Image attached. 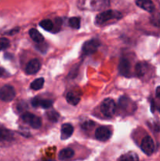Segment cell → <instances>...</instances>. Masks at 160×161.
I'll use <instances>...</instances> for the list:
<instances>
[{
	"label": "cell",
	"mask_w": 160,
	"mask_h": 161,
	"mask_svg": "<svg viewBox=\"0 0 160 161\" xmlns=\"http://www.w3.org/2000/svg\"><path fill=\"white\" fill-rule=\"evenodd\" d=\"M122 14L120 12L110 9V10H107L101 14H99L96 17V23L97 25H102V24L108 22V20H114V19L119 20V19L122 18Z\"/></svg>",
	"instance_id": "1"
},
{
	"label": "cell",
	"mask_w": 160,
	"mask_h": 161,
	"mask_svg": "<svg viewBox=\"0 0 160 161\" xmlns=\"http://www.w3.org/2000/svg\"><path fill=\"white\" fill-rule=\"evenodd\" d=\"M100 111L104 116L107 117H111L114 116L116 112L115 102L111 98L105 99L100 105Z\"/></svg>",
	"instance_id": "2"
},
{
	"label": "cell",
	"mask_w": 160,
	"mask_h": 161,
	"mask_svg": "<svg viewBox=\"0 0 160 161\" xmlns=\"http://www.w3.org/2000/svg\"><path fill=\"white\" fill-rule=\"evenodd\" d=\"M21 119L24 122L29 124L32 128L39 129L42 126V120L39 116L30 113H25L21 116Z\"/></svg>",
	"instance_id": "3"
},
{
	"label": "cell",
	"mask_w": 160,
	"mask_h": 161,
	"mask_svg": "<svg viewBox=\"0 0 160 161\" xmlns=\"http://www.w3.org/2000/svg\"><path fill=\"white\" fill-rule=\"evenodd\" d=\"M100 46V42L97 39H92L86 41L83 47V52L85 55H91L97 51Z\"/></svg>",
	"instance_id": "4"
},
{
	"label": "cell",
	"mask_w": 160,
	"mask_h": 161,
	"mask_svg": "<svg viewBox=\"0 0 160 161\" xmlns=\"http://www.w3.org/2000/svg\"><path fill=\"white\" fill-rule=\"evenodd\" d=\"M15 96V90L10 85H5L0 89V99L3 102H11L13 100Z\"/></svg>",
	"instance_id": "5"
},
{
	"label": "cell",
	"mask_w": 160,
	"mask_h": 161,
	"mask_svg": "<svg viewBox=\"0 0 160 161\" xmlns=\"http://www.w3.org/2000/svg\"><path fill=\"white\" fill-rule=\"evenodd\" d=\"M141 149L146 155L151 156L155 151V143L150 136H145L141 144Z\"/></svg>",
	"instance_id": "6"
},
{
	"label": "cell",
	"mask_w": 160,
	"mask_h": 161,
	"mask_svg": "<svg viewBox=\"0 0 160 161\" xmlns=\"http://www.w3.org/2000/svg\"><path fill=\"white\" fill-rule=\"evenodd\" d=\"M111 132L108 127L102 126L98 127L95 131V137L100 142H106L111 138Z\"/></svg>",
	"instance_id": "7"
},
{
	"label": "cell",
	"mask_w": 160,
	"mask_h": 161,
	"mask_svg": "<svg viewBox=\"0 0 160 161\" xmlns=\"http://www.w3.org/2000/svg\"><path fill=\"white\" fill-rule=\"evenodd\" d=\"M41 67L40 62L38 59H32L28 63L26 68H25V72L28 75H34L37 73L39 71Z\"/></svg>",
	"instance_id": "8"
},
{
	"label": "cell",
	"mask_w": 160,
	"mask_h": 161,
	"mask_svg": "<svg viewBox=\"0 0 160 161\" xmlns=\"http://www.w3.org/2000/svg\"><path fill=\"white\" fill-rule=\"evenodd\" d=\"M130 63L126 58H121L119 64V73L124 76H129L130 72Z\"/></svg>",
	"instance_id": "9"
},
{
	"label": "cell",
	"mask_w": 160,
	"mask_h": 161,
	"mask_svg": "<svg viewBox=\"0 0 160 161\" xmlns=\"http://www.w3.org/2000/svg\"><path fill=\"white\" fill-rule=\"evenodd\" d=\"M136 4L140 8L149 13H153L155 9V6L152 0H136Z\"/></svg>",
	"instance_id": "10"
},
{
	"label": "cell",
	"mask_w": 160,
	"mask_h": 161,
	"mask_svg": "<svg viewBox=\"0 0 160 161\" xmlns=\"http://www.w3.org/2000/svg\"><path fill=\"white\" fill-rule=\"evenodd\" d=\"M14 138L13 132L9 129L0 126V141L1 142H11Z\"/></svg>",
	"instance_id": "11"
},
{
	"label": "cell",
	"mask_w": 160,
	"mask_h": 161,
	"mask_svg": "<svg viewBox=\"0 0 160 161\" xmlns=\"http://www.w3.org/2000/svg\"><path fill=\"white\" fill-rule=\"evenodd\" d=\"M74 132V127L70 124H64L61 126V139L64 140L70 138Z\"/></svg>",
	"instance_id": "12"
},
{
	"label": "cell",
	"mask_w": 160,
	"mask_h": 161,
	"mask_svg": "<svg viewBox=\"0 0 160 161\" xmlns=\"http://www.w3.org/2000/svg\"><path fill=\"white\" fill-rule=\"evenodd\" d=\"M75 155V152L73 149H69V148H66V149H62L61 152L59 153L58 155V159L61 160H69V159L72 158Z\"/></svg>",
	"instance_id": "13"
},
{
	"label": "cell",
	"mask_w": 160,
	"mask_h": 161,
	"mask_svg": "<svg viewBox=\"0 0 160 161\" xmlns=\"http://www.w3.org/2000/svg\"><path fill=\"white\" fill-rule=\"evenodd\" d=\"M29 35L31 36V39L35 41V42H38V43H41L44 41V37L39 32L38 30L35 29V28H31L29 31Z\"/></svg>",
	"instance_id": "14"
},
{
	"label": "cell",
	"mask_w": 160,
	"mask_h": 161,
	"mask_svg": "<svg viewBox=\"0 0 160 161\" xmlns=\"http://www.w3.org/2000/svg\"><path fill=\"white\" fill-rule=\"evenodd\" d=\"M66 100L72 105H76L80 102L81 98H80L79 96L77 95L75 93L69 92L66 96Z\"/></svg>",
	"instance_id": "15"
},
{
	"label": "cell",
	"mask_w": 160,
	"mask_h": 161,
	"mask_svg": "<svg viewBox=\"0 0 160 161\" xmlns=\"http://www.w3.org/2000/svg\"><path fill=\"white\" fill-rule=\"evenodd\" d=\"M136 73L139 77L143 76L147 70V64L144 62H140L136 65Z\"/></svg>",
	"instance_id": "16"
},
{
	"label": "cell",
	"mask_w": 160,
	"mask_h": 161,
	"mask_svg": "<svg viewBox=\"0 0 160 161\" xmlns=\"http://www.w3.org/2000/svg\"><path fill=\"white\" fill-rule=\"evenodd\" d=\"M44 79L43 78H38L31 83V88L34 91H39L43 87L44 85Z\"/></svg>",
	"instance_id": "17"
},
{
	"label": "cell",
	"mask_w": 160,
	"mask_h": 161,
	"mask_svg": "<svg viewBox=\"0 0 160 161\" xmlns=\"http://www.w3.org/2000/svg\"><path fill=\"white\" fill-rule=\"evenodd\" d=\"M139 160V157L138 156L136 155V153H134L131 152V153H128L126 154H124L122 155V157H120L119 158V160H126V161H130V160H133V161H136Z\"/></svg>",
	"instance_id": "18"
},
{
	"label": "cell",
	"mask_w": 160,
	"mask_h": 161,
	"mask_svg": "<svg viewBox=\"0 0 160 161\" xmlns=\"http://www.w3.org/2000/svg\"><path fill=\"white\" fill-rule=\"evenodd\" d=\"M40 27H42L44 30L45 31H51L53 28V24L52 22V20H49V19H45V20H42V21L39 23Z\"/></svg>",
	"instance_id": "19"
},
{
	"label": "cell",
	"mask_w": 160,
	"mask_h": 161,
	"mask_svg": "<svg viewBox=\"0 0 160 161\" xmlns=\"http://www.w3.org/2000/svg\"><path fill=\"white\" fill-rule=\"evenodd\" d=\"M150 21L154 26L160 27V14L159 13H155L152 14L150 18Z\"/></svg>",
	"instance_id": "20"
},
{
	"label": "cell",
	"mask_w": 160,
	"mask_h": 161,
	"mask_svg": "<svg viewBox=\"0 0 160 161\" xmlns=\"http://www.w3.org/2000/svg\"><path fill=\"white\" fill-rule=\"evenodd\" d=\"M69 25L72 27V28L75 29H78L80 28V19L77 17H72L69 19Z\"/></svg>",
	"instance_id": "21"
},
{
	"label": "cell",
	"mask_w": 160,
	"mask_h": 161,
	"mask_svg": "<svg viewBox=\"0 0 160 161\" xmlns=\"http://www.w3.org/2000/svg\"><path fill=\"white\" fill-rule=\"evenodd\" d=\"M47 116H48V119L52 122H56L59 119V114L56 111H51L47 113Z\"/></svg>",
	"instance_id": "22"
},
{
	"label": "cell",
	"mask_w": 160,
	"mask_h": 161,
	"mask_svg": "<svg viewBox=\"0 0 160 161\" xmlns=\"http://www.w3.org/2000/svg\"><path fill=\"white\" fill-rule=\"evenodd\" d=\"M9 40L6 38H0V51L9 47Z\"/></svg>",
	"instance_id": "23"
},
{
	"label": "cell",
	"mask_w": 160,
	"mask_h": 161,
	"mask_svg": "<svg viewBox=\"0 0 160 161\" xmlns=\"http://www.w3.org/2000/svg\"><path fill=\"white\" fill-rule=\"evenodd\" d=\"M53 105V102L51 100H40L39 99V106L43 108H49Z\"/></svg>",
	"instance_id": "24"
},
{
	"label": "cell",
	"mask_w": 160,
	"mask_h": 161,
	"mask_svg": "<svg viewBox=\"0 0 160 161\" xmlns=\"http://www.w3.org/2000/svg\"><path fill=\"white\" fill-rule=\"evenodd\" d=\"M94 125H95V123L93 122V121H86V122L83 123V124H82V128L83 129V130H90L92 127H94Z\"/></svg>",
	"instance_id": "25"
},
{
	"label": "cell",
	"mask_w": 160,
	"mask_h": 161,
	"mask_svg": "<svg viewBox=\"0 0 160 161\" xmlns=\"http://www.w3.org/2000/svg\"><path fill=\"white\" fill-rule=\"evenodd\" d=\"M27 108V104L24 102H22L21 103H19L17 105V109L19 112H22Z\"/></svg>",
	"instance_id": "26"
},
{
	"label": "cell",
	"mask_w": 160,
	"mask_h": 161,
	"mask_svg": "<svg viewBox=\"0 0 160 161\" xmlns=\"http://www.w3.org/2000/svg\"><path fill=\"white\" fill-rule=\"evenodd\" d=\"M31 105L35 108H37V107H39V99L37 98V97H35L31 100Z\"/></svg>",
	"instance_id": "27"
},
{
	"label": "cell",
	"mask_w": 160,
	"mask_h": 161,
	"mask_svg": "<svg viewBox=\"0 0 160 161\" xmlns=\"http://www.w3.org/2000/svg\"><path fill=\"white\" fill-rule=\"evenodd\" d=\"M155 95L157 97L160 98V86H158L156 88V91H155Z\"/></svg>",
	"instance_id": "28"
},
{
	"label": "cell",
	"mask_w": 160,
	"mask_h": 161,
	"mask_svg": "<svg viewBox=\"0 0 160 161\" xmlns=\"http://www.w3.org/2000/svg\"><path fill=\"white\" fill-rule=\"evenodd\" d=\"M3 72H4V71H3V69H2V68H0V76H2V75H3Z\"/></svg>",
	"instance_id": "29"
},
{
	"label": "cell",
	"mask_w": 160,
	"mask_h": 161,
	"mask_svg": "<svg viewBox=\"0 0 160 161\" xmlns=\"http://www.w3.org/2000/svg\"><path fill=\"white\" fill-rule=\"evenodd\" d=\"M158 110H159V113H160V106H159V108H158Z\"/></svg>",
	"instance_id": "30"
}]
</instances>
